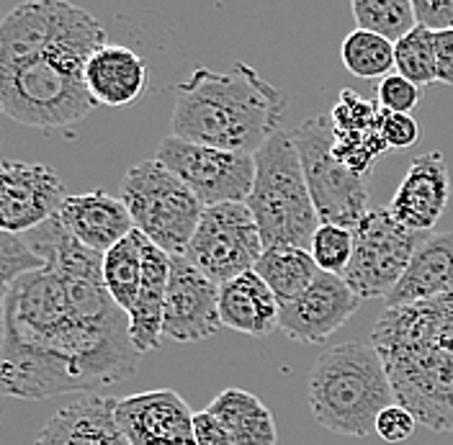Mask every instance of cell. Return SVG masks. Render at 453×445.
Segmentation results:
<instances>
[{
	"instance_id": "obj_1",
	"label": "cell",
	"mask_w": 453,
	"mask_h": 445,
	"mask_svg": "<svg viewBox=\"0 0 453 445\" xmlns=\"http://www.w3.org/2000/svg\"><path fill=\"white\" fill-rule=\"evenodd\" d=\"M24 237L44 268L3 294V394H96L132 379L142 356L129 334V314L106 288L104 255L70 237L57 217Z\"/></svg>"
},
{
	"instance_id": "obj_2",
	"label": "cell",
	"mask_w": 453,
	"mask_h": 445,
	"mask_svg": "<svg viewBox=\"0 0 453 445\" xmlns=\"http://www.w3.org/2000/svg\"><path fill=\"white\" fill-rule=\"evenodd\" d=\"M104 24L67 0H24L0 21V109L31 129H65L96 101L85 85L90 57L106 44Z\"/></svg>"
},
{
	"instance_id": "obj_3",
	"label": "cell",
	"mask_w": 453,
	"mask_h": 445,
	"mask_svg": "<svg viewBox=\"0 0 453 445\" xmlns=\"http://www.w3.org/2000/svg\"><path fill=\"white\" fill-rule=\"evenodd\" d=\"M371 345L387 365L396 404L435 433H453V291L384 309Z\"/></svg>"
},
{
	"instance_id": "obj_4",
	"label": "cell",
	"mask_w": 453,
	"mask_h": 445,
	"mask_svg": "<svg viewBox=\"0 0 453 445\" xmlns=\"http://www.w3.org/2000/svg\"><path fill=\"white\" fill-rule=\"evenodd\" d=\"M288 96L268 83L248 62L229 73L196 67L175 85L173 137L255 155L281 132Z\"/></svg>"
},
{
	"instance_id": "obj_5",
	"label": "cell",
	"mask_w": 453,
	"mask_h": 445,
	"mask_svg": "<svg viewBox=\"0 0 453 445\" xmlns=\"http://www.w3.org/2000/svg\"><path fill=\"white\" fill-rule=\"evenodd\" d=\"M307 399L325 430L350 438L376 433L379 415L396 402L379 350L358 340L333 345L314 361Z\"/></svg>"
},
{
	"instance_id": "obj_6",
	"label": "cell",
	"mask_w": 453,
	"mask_h": 445,
	"mask_svg": "<svg viewBox=\"0 0 453 445\" xmlns=\"http://www.w3.org/2000/svg\"><path fill=\"white\" fill-rule=\"evenodd\" d=\"M245 203L253 211L265 248L291 245L310 250L322 222L291 132H279L255 152V183Z\"/></svg>"
},
{
	"instance_id": "obj_7",
	"label": "cell",
	"mask_w": 453,
	"mask_h": 445,
	"mask_svg": "<svg viewBox=\"0 0 453 445\" xmlns=\"http://www.w3.org/2000/svg\"><path fill=\"white\" fill-rule=\"evenodd\" d=\"M121 201L132 214L134 229L170 257L186 255L206 211L196 194L155 157L124 173Z\"/></svg>"
},
{
	"instance_id": "obj_8",
	"label": "cell",
	"mask_w": 453,
	"mask_h": 445,
	"mask_svg": "<svg viewBox=\"0 0 453 445\" xmlns=\"http://www.w3.org/2000/svg\"><path fill=\"white\" fill-rule=\"evenodd\" d=\"M291 137L304 167L319 222L353 229L371 209L368 186L373 175H358L335 157V129L330 113L302 121L291 132Z\"/></svg>"
},
{
	"instance_id": "obj_9",
	"label": "cell",
	"mask_w": 453,
	"mask_h": 445,
	"mask_svg": "<svg viewBox=\"0 0 453 445\" xmlns=\"http://www.w3.org/2000/svg\"><path fill=\"white\" fill-rule=\"evenodd\" d=\"M425 234L402 226L387 206H371L353 226V257L342 279L361 299H387Z\"/></svg>"
},
{
	"instance_id": "obj_10",
	"label": "cell",
	"mask_w": 453,
	"mask_h": 445,
	"mask_svg": "<svg viewBox=\"0 0 453 445\" xmlns=\"http://www.w3.org/2000/svg\"><path fill=\"white\" fill-rule=\"evenodd\" d=\"M263 252L265 245L248 203H219L203 211L183 257L222 286L255 271Z\"/></svg>"
},
{
	"instance_id": "obj_11",
	"label": "cell",
	"mask_w": 453,
	"mask_h": 445,
	"mask_svg": "<svg viewBox=\"0 0 453 445\" xmlns=\"http://www.w3.org/2000/svg\"><path fill=\"white\" fill-rule=\"evenodd\" d=\"M155 160L173 170L209 209L219 203H245L255 183V155L206 147L196 142L165 137Z\"/></svg>"
},
{
	"instance_id": "obj_12",
	"label": "cell",
	"mask_w": 453,
	"mask_h": 445,
	"mask_svg": "<svg viewBox=\"0 0 453 445\" xmlns=\"http://www.w3.org/2000/svg\"><path fill=\"white\" fill-rule=\"evenodd\" d=\"M65 183L50 165L3 160L0 167V229L27 234L52 222L65 203Z\"/></svg>"
},
{
	"instance_id": "obj_13",
	"label": "cell",
	"mask_w": 453,
	"mask_h": 445,
	"mask_svg": "<svg viewBox=\"0 0 453 445\" xmlns=\"http://www.w3.org/2000/svg\"><path fill=\"white\" fill-rule=\"evenodd\" d=\"M116 425L129 445H196L188 402L173 389L132 394L116 402Z\"/></svg>"
},
{
	"instance_id": "obj_14",
	"label": "cell",
	"mask_w": 453,
	"mask_h": 445,
	"mask_svg": "<svg viewBox=\"0 0 453 445\" xmlns=\"http://www.w3.org/2000/svg\"><path fill=\"white\" fill-rule=\"evenodd\" d=\"M361 296L342 276L319 273L294 302L281 304V333L304 345L327 342L358 311Z\"/></svg>"
},
{
	"instance_id": "obj_15",
	"label": "cell",
	"mask_w": 453,
	"mask_h": 445,
	"mask_svg": "<svg viewBox=\"0 0 453 445\" xmlns=\"http://www.w3.org/2000/svg\"><path fill=\"white\" fill-rule=\"evenodd\" d=\"M222 327L219 283L206 279L186 257H173L165 302V337L175 342H198Z\"/></svg>"
},
{
	"instance_id": "obj_16",
	"label": "cell",
	"mask_w": 453,
	"mask_h": 445,
	"mask_svg": "<svg viewBox=\"0 0 453 445\" xmlns=\"http://www.w3.org/2000/svg\"><path fill=\"white\" fill-rule=\"evenodd\" d=\"M449 198L451 175L446 157L441 152H425L410 163L387 209L402 226L412 232H433L449 206Z\"/></svg>"
},
{
	"instance_id": "obj_17",
	"label": "cell",
	"mask_w": 453,
	"mask_h": 445,
	"mask_svg": "<svg viewBox=\"0 0 453 445\" xmlns=\"http://www.w3.org/2000/svg\"><path fill=\"white\" fill-rule=\"evenodd\" d=\"M57 219L83 248L106 255L134 232L127 203L106 191L67 196Z\"/></svg>"
},
{
	"instance_id": "obj_18",
	"label": "cell",
	"mask_w": 453,
	"mask_h": 445,
	"mask_svg": "<svg viewBox=\"0 0 453 445\" xmlns=\"http://www.w3.org/2000/svg\"><path fill=\"white\" fill-rule=\"evenodd\" d=\"M85 85L96 106H134L150 85V67L132 47L104 44L85 67Z\"/></svg>"
},
{
	"instance_id": "obj_19",
	"label": "cell",
	"mask_w": 453,
	"mask_h": 445,
	"mask_svg": "<svg viewBox=\"0 0 453 445\" xmlns=\"http://www.w3.org/2000/svg\"><path fill=\"white\" fill-rule=\"evenodd\" d=\"M453 291V232H427L404 276L387 296V306L427 302Z\"/></svg>"
},
{
	"instance_id": "obj_20",
	"label": "cell",
	"mask_w": 453,
	"mask_h": 445,
	"mask_svg": "<svg viewBox=\"0 0 453 445\" xmlns=\"http://www.w3.org/2000/svg\"><path fill=\"white\" fill-rule=\"evenodd\" d=\"M144 276H142L137 302L129 311V334L137 348V353H152L160 348L165 337V302H168V283L173 257L152 242L144 240Z\"/></svg>"
},
{
	"instance_id": "obj_21",
	"label": "cell",
	"mask_w": 453,
	"mask_h": 445,
	"mask_svg": "<svg viewBox=\"0 0 453 445\" xmlns=\"http://www.w3.org/2000/svg\"><path fill=\"white\" fill-rule=\"evenodd\" d=\"M222 327L250 337H268L281 330V302L255 271L219 286Z\"/></svg>"
},
{
	"instance_id": "obj_22",
	"label": "cell",
	"mask_w": 453,
	"mask_h": 445,
	"mask_svg": "<svg viewBox=\"0 0 453 445\" xmlns=\"http://www.w3.org/2000/svg\"><path fill=\"white\" fill-rule=\"evenodd\" d=\"M226 427L232 445H276L279 430L273 412L245 389H225L206 407Z\"/></svg>"
},
{
	"instance_id": "obj_23",
	"label": "cell",
	"mask_w": 453,
	"mask_h": 445,
	"mask_svg": "<svg viewBox=\"0 0 453 445\" xmlns=\"http://www.w3.org/2000/svg\"><path fill=\"white\" fill-rule=\"evenodd\" d=\"M255 273L268 283V288L276 294L281 304H288L296 296H302L322 271L317 268L310 250L281 245L265 248L255 265Z\"/></svg>"
},
{
	"instance_id": "obj_24",
	"label": "cell",
	"mask_w": 453,
	"mask_h": 445,
	"mask_svg": "<svg viewBox=\"0 0 453 445\" xmlns=\"http://www.w3.org/2000/svg\"><path fill=\"white\" fill-rule=\"evenodd\" d=\"M144 237L134 229L127 240L104 255V280L111 299L121 311H132L140 294L142 276H144V255H142Z\"/></svg>"
},
{
	"instance_id": "obj_25",
	"label": "cell",
	"mask_w": 453,
	"mask_h": 445,
	"mask_svg": "<svg viewBox=\"0 0 453 445\" xmlns=\"http://www.w3.org/2000/svg\"><path fill=\"white\" fill-rule=\"evenodd\" d=\"M340 57H342L345 70L364 81H371V78L384 81L395 70V44L364 28H356L342 39Z\"/></svg>"
},
{
	"instance_id": "obj_26",
	"label": "cell",
	"mask_w": 453,
	"mask_h": 445,
	"mask_svg": "<svg viewBox=\"0 0 453 445\" xmlns=\"http://www.w3.org/2000/svg\"><path fill=\"white\" fill-rule=\"evenodd\" d=\"M350 13L358 28L396 44L418 27L412 0H353Z\"/></svg>"
},
{
	"instance_id": "obj_27",
	"label": "cell",
	"mask_w": 453,
	"mask_h": 445,
	"mask_svg": "<svg viewBox=\"0 0 453 445\" xmlns=\"http://www.w3.org/2000/svg\"><path fill=\"white\" fill-rule=\"evenodd\" d=\"M395 73L407 78L418 88L435 83V55H433V34L415 27L404 39L395 44Z\"/></svg>"
},
{
	"instance_id": "obj_28",
	"label": "cell",
	"mask_w": 453,
	"mask_h": 445,
	"mask_svg": "<svg viewBox=\"0 0 453 445\" xmlns=\"http://www.w3.org/2000/svg\"><path fill=\"white\" fill-rule=\"evenodd\" d=\"M310 255L322 273L342 276L353 257V229L340 224H319L311 237Z\"/></svg>"
},
{
	"instance_id": "obj_29",
	"label": "cell",
	"mask_w": 453,
	"mask_h": 445,
	"mask_svg": "<svg viewBox=\"0 0 453 445\" xmlns=\"http://www.w3.org/2000/svg\"><path fill=\"white\" fill-rule=\"evenodd\" d=\"M44 260L31 250L24 234H13V232H3L0 229V286L3 294L34 271H42Z\"/></svg>"
},
{
	"instance_id": "obj_30",
	"label": "cell",
	"mask_w": 453,
	"mask_h": 445,
	"mask_svg": "<svg viewBox=\"0 0 453 445\" xmlns=\"http://www.w3.org/2000/svg\"><path fill=\"white\" fill-rule=\"evenodd\" d=\"M333 127L338 132H350V134H366L373 132L381 121V106L376 101H368L364 96H358L356 90L345 88L340 93L335 109L330 111Z\"/></svg>"
},
{
	"instance_id": "obj_31",
	"label": "cell",
	"mask_w": 453,
	"mask_h": 445,
	"mask_svg": "<svg viewBox=\"0 0 453 445\" xmlns=\"http://www.w3.org/2000/svg\"><path fill=\"white\" fill-rule=\"evenodd\" d=\"M420 98H423V88H418L415 83H410L407 78H402L399 73L387 75L379 88H376V104L384 109V111L392 113H410L420 106Z\"/></svg>"
},
{
	"instance_id": "obj_32",
	"label": "cell",
	"mask_w": 453,
	"mask_h": 445,
	"mask_svg": "<svg viewBox=\"0 0 453 445\" xmlns=\"http://www.w3.org/2000/svg\"><path fill=\"white\" fill-rule=\"evenodd\" d=\"M379 129L387 150H407L420 140V124L410 113H392L381 109Z\"/></svg>"
},
{
	"instance_id": "obj_33",
	"label": "cell",
	"mask_w": 453,
	"mask_h": 445,
	"mask_svg": "<svg viewBox=\"0 0 453 445\" xmlns=\"http://www.w3.org/2000/svg\"><path fill=\"white\" fill-rule=\"evenodd\" d=\"M415 425H418V419L412 418V412L395 402L376 419V435L384 443H404L415 435Z\"/></svg>"
},
{
	"instance_id": "obj_34",
	"label": "cell",
	"mask_w": 453,
	"mask_h": 445,
	"mask_svg": "<svg viewBox=\"0 0 453 445\" xmlns=\"http://www.w3.org/2000/svg\"><path fill=\"white\" fill-rule=\"evenodd\" d=\"M418 27L438 34L453 28V0H412Z\"/></svg>"
},
{
	"instance_id": "obj_35",
	"label": "cell",
	"mask_w": 453,
	"mask_h": 445,
	"mask_svg": "<svg viewBox=\"0 0 453 445\" xmlns=\"http://www.w3.org/2000/svg\"><path fill=\"white\" fill-rule=\"evenodd\" d=\"M435 55V83L453 85V28L433 34Z\"/></svg>"
},
{
	"instance_id": "obj_36",
	"label": "cell",
	"mask_w": 453,
	"mask_h": 445,
	"mask_svg": "<svg viewBox=\"0 0 453 445\" xmlns=\"http://www.w3.org/2000/svg\"><path fill=\"white\" fill-rule=\"evenodd\" d=\"M194 443L196 445H232L226 427L209 410L194 418Z\"/></svg>"
}]
</instances>
